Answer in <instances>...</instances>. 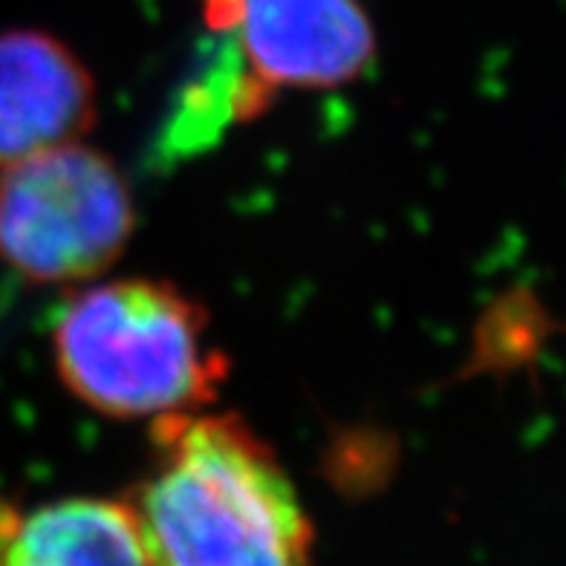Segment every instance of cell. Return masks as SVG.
I'll list each match as a JSON object with an SVG mask.
<instances>
[{"instance_id": "obj_1", "label": "cell", "mask_w": 566, "mask_h": 566, "mask_svg": "<svg viewBox=\"0 0 566 566\" xmlns=\"http://www.w3.org/2000/svg\"><path fill=\"white\" fill-rule=\"evenodd\" d=\"M134 503L154 566H310L313 523L266 442L238 417L157 419Z\"/></svg>"}, {"instance_id": "obj_2", "label": "cell", "mask_w": 566, "mask_h": 566, "mask_svg": "<svg viewBox=\"0 0 566 566\" xmlns=\"http://www.w3.org/2000/svg\"><path fill=\"white\" fill-rule=\"evenodd\" d=\"M53 347L61 381L111 417L191 413L223 381L226 361L209 344L206 315L168 283L87 286L61 306Z\"/></svg>"}, {"instance_id": "obj_3", "label": "cell", "mask_w": 566, "mask_h": 566, "mask_svg": "<svg viewBox=\"0 0 566 566\" xmlns=\"http://www.w3.org/2000/svg\"><path fill=\"white\" fill-rule=\"evenodd\" d=\"M134 231L119 168L82 142L0 168V263L38 283L90 281Z\"/></svg>"}, {"instance_id": "obj_4", "label": "cell", "mask_w": 566, "mask_h": 566, "mask_svg": "<svg viewBox=\"0 0 566 566\" xmlns=\"http://www.w3.org/2000/svg\"><path fill=\"white\" fill-rule=\"evenodd\" d=\"M247 73L269 87H338L365 73L376 32L358 0H211Z\"/></svg>"}, {"instance_id": "obj_5", "label": "cell", "mask_w": 566, "mask_h": 566, "mask_svg": "<svg viewBox=\"0 0 566 566\" xmlns=\"http://www.w3.org/2000/svg\"><path fill=\"white\" fill-rule=\"evenodd\" d=\"M93 113V78L59 38L0 32V168L75 142Z\"/></svg>"}, {"instance_id": "obj_6", "label": "cell", "mask_w": 566, "mask_h": 566, "mask_svg": "<svg viewBox=\"0 0 566 566\" xmlns=\"http://www.w3.org/2000/svg\"><path fill=\"white\" fill-rule=\"evenodd\" d=\"M0 566H154L134 509L70 497L35 509L0 503Z\"/></svg>"}]
</instances>
